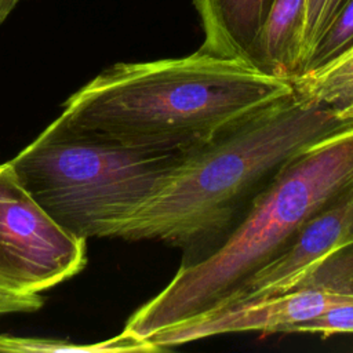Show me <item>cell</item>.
<instances>
[{"mask_svg":"<svg viewBox=\"0 0 353 353\" xmlns=\"http://www.w3.org/2000/svg\"><path fill=\"white\" fill-rule=\"evenodd\" d=\"M306 0H274L254 43L250 62L268 74L291 81L299 72Z\"/></svg>","mask_w":353,"mask_h":353,"instance_id":"cell-9","label":"cell"},{"mask_svg":"<svg viewBox=\"0 0 353 353\" xmlns=\"http://www.w3.org/2000/svg\"><path fill=\"white\" fill-rule=\"evenodd\" d=\"M21 0H0V23L8 17Z\"/></svg>","mask_w":353,"mask_h":353,"instance_id":"cell-17","label":"cell"},{"mask_svg":"<svg viewBox=\"0 0 353 353\" xmlns=\"http://www.w3.org/2000/svg\"><path fill=\"white\" fill-rule=\"evenodd\" d=\"M204 33L200 50L250 61L274 0H192Z\"/></svg>","mask_w":353,"mask_h":353,"instance_id":"cell-8","label":"cell"},{"mask_svg":"<svg viewBox=\"0 0 353 353\" xmlns=\"http://www.w3.org/2000/svg\"><path fill=\"white\" fill-rule=\"evenodd\" d=\"M295 94L353 124V44L328 63L291 80Z\"/></svg>","mask_w":353,"mask_h":353,"instance_id":"cell-10","label":"cell"},{"mask_svg":"<svg viewBox=\"0 0 353 353\" xmlns=\"http://www.w3.org/2000/svg\"><path fill=\"white\" fill-rule=\"evenodd\" d=\"M182 154L128 148L59 116L10 163L47 214L87 240L116 237Z\"/></svg>","mask_w":353,"mask_h":353,"instance_id":"cell-4","label":"cell"},{"mask_svg":"<svg viewBox=\"0 0 353 353\" xmlns=\"http://www.w3.org/2000/svg\"><path fill=\"white\" fill-rule=\"evenodd\" d=\"M349 243H353V183L312 215L276 258L214 309L290 291L316 262Z\"/></svg>","mask_w":353,"mask_h":353,"instance_id":"cell-7","label":"cell"},{"mask_svg":"<svg viewBox=\"0 0 353 353\" xmlns=\"http://www.w3.org/2000/svg\"><path fill=\"white\" fill-rule=\"evenodd\" d=\"M305 287L353 294V243L327 254L292 288Z\"/></svg>","mask_w":353,"mask_h":353,"instance_id":"cell-12","label":"cell"},{"mask_svg":"<svg viewBox=\"0 0 353 353\" xmlns=\"http://www.w3.org/2000/svg\"><path fill=\"white\" fill-rule=\"evenodd\" d=\"M350 183L353 124L317 139L290 160L229 236L200 261L181 265L170 283L128 319L123 331L145 341L219 306Z\"/></svg>","mask_w":353,"mask_h":353,"instance_id":"cell-3","label":"cell"},{"mask_svg":"<svg viewBox=\"0 0 353 353\" xmlns=\"http://www.w3.org/2000/svg\"><path fill=\"white\" fill-rule=\"evenodd\" d=\"M0 352H77V353H102V352H154L153 346L125 331L103 342L91 345H76L63 341L19 338L0 335Z\"/></svg>","mask_w":353,"mask_h":353,"instance_id":"cell-11","label":"cell"},{"mask_svg":"<svg viewBox=\"0 0 353 353\" xmlns=\"http://www.w3.org/2000/svg\"><path fill=\"white\" fill-rule=\"evenodd\" d=\"M327 3H328V0H306L305 19H303V28H302V40H301V62H299L298 74L301 73L307 55L313 50L319 37L321 36L323 22H324V11L327 7Z\"/></svg>","mask_w":353,"mask_h":353,"instance_id":"cell-15","label":"cell"},{"mask_svg":"<svg viewBox=\"0 0 353 353\" xmlns=\"http://www.w3.org/2000/svg\"><path fill=\"white\" fill-rule=\"evenodd\" d=\"M44 303L40 294H23L0 284V314L29 313L39 310Z\"/></svg>","mask_w":353,"mask_h":353,"instance_id":"cell-16","label":"cell"},{"mask_svg":"<svg viewBox=\"0 0 353 353\" xmlns=\"http://www.w3.org/2000/svg\"><path fill=\"white\" fill-rule=\"evenodd\" d=\"M284 332L321 334L323 336L353 334V301L331 306L314 319L287 327Z\"/></svg>","mask_w":353,"mask_h":353,"instance_id":"cell-14","label":"cell"},{"mask_svg":"<svg viewBox=\"0 0 353 353\" xmlns=\"http://www.w3.org/2000/svg\"><path fill=\"white\" fill-rule=\"evenodd\" d=\"M292 94L291 81L247 59L199 48L179 58L114 63L74 92L59 116L128 148L188 153Z\"/></svg>","mask_w":353,"mask_h":353,"instance_id":"cell-1","label":"cell"},{"mask_svg":"<svg viewBox=\"0 0 353 353\" xmlns=\"http://www.w3.org/2000/svg\"><path fill=\"white\" fill-rule=\"evenodd\" d=\"M353 44V0H347L323 32L299 74L328 63ZM298 74V76H299ZM295 79V77H294Z\"/></svg>","mask_w":353,"mask_h":353,"instance_id":"cell-13","label":"cell"},{"mask_svg":"<svg viewBox=\"0 0 353 353\" xmlns=\"http://www.w3.org/2000/svg\"><path fill=\"white\" fill-rule=\"evenodd\" d=\"M85 243L47 214L10 161L0 164V284L40 294L85 266Z\"/></svg>","mask_w":353,"mask_h":353,"instance_id":"cell-5","label":"cell"},{"mask_svg":"<svg viewBox=\"0 0 353 353\" xmlns=\"http://www.w3.org/2000/svg\"><path fill=\"white\" fill-rule=\"evenodd\" d=\"M352 301L353 294L309 287L292 288L273 296L200 313L165 327L145 341L159 352L223 334L284 332L290 325L307 321L331 306Z\"/></svg>","mask_w":353,"mask_h":353,"instance_id":"cell-6","label":"cell"},{"mask_svg":"<svg viewBox=\"0 0 353 353\" xmlns=\"http://www.w3.org/2000/svg\"><path fill=\"white\" fill-rule=\"evenodd\" d=\"M346 125L294 94L216 139L183 153L116 239L156 240L200 261L243 221L258 196L298 153Z\"/></svg>","mask_w":353,"mask_h":353,"instance_id":"cell-2","label":"cell"}]
</instances>
